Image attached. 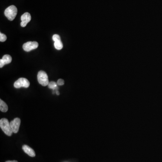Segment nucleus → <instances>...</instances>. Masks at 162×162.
Returning <instances> with one entry per match:
<instances>
[{
  "label": "nucleus",
  "mask_w": 162,
  "mask_h": 162,
  "mask_svg": "<svg viewBox=\"0 0 162 162\" xmlns=\"http://www.w3.org/2000/svg\"><path fill=\"white\" fill-rule=\"evenodd\" d=\"M0 127L2 131L6 135L11 136L13 133L12 128L8 119L5 118L1 119L0 120Z\"/></svg>",
  "instance_id": "1"
},
{
  "label": "nucleus",
  "mask_w": 162,
  "mask_h": 162,
  "mask_svg": "<svg viewBox=\"0 0 162 162\" xmlns=\"http://www.w3.org/2000/svg\"><path fill=\"white\" fill-rule=\"evenodd\" d=\"M17 9L14 5L7 7L5 10V15L9 20L12 21L15 19L17 14Z\"/></svg>",
  "instance_id": "2"
},
{
  "label": "nucleus",
  "mask_w": 162,
  "mask_h": 162,
  "mask_svg": "<svg viewBox=\"0 0 162 162\" xmlns=\"http://www.w3.org/2000/svg\"><path fill=\"white\" fill-rule=\"evenodd\" d=\"M37 80L38 82L42 86L45 87L49 84L48 77L45 72L40 71L37 74Z\"/></svg>",
  "instance_id": "3"
},
{
  "label": "nucleus",
  "mask_w": 162,
  "mask_h": 162,
  "mask_svg": "<svg viewBox=\"0 0 162 162\" xmlns=\"http://www.w3.org/2000/svg\"><path fill=\"white\" fill-rule=\"evenodd\" d=\"M29 85H30V83L29 81L27 79L23 78H20L16 81L14 85V88H19L22 87L28 88L29 87Z\"/></svg>",
  "instance_id": "4"
},
{
  "label": "nucleus",
  "mask_w": 162,
  "mask_h": 162,
  "mask_svg": "<svg viewBox=\"0 0 162 162\" xmlns=\"http://www.w3.org/2000/svg\"><path fill=\"white\" fill-rule=\"evenodd\" d=\"M38 46V42L37 41H28L23 45V50L26 52H30L32 50L36 49Z\"/></svg>",
  "instance_id": "5"
},
{
  "label": "nucleus",
  "mask_w": 162,
  "mask_h": 162,
  "mask_svg": "<svg viewBox=\"0 0 162 162\" xmlns=\"http://www.w3.org/2000/svg\"><path fill=\"white\" fill-rule=\"evenodd\" d=\"M21 120L19 118H15L10 122V124L13 133H17L19 130Z\"/></svg>",
  "instance_id": "6"
},
{
  "label": "nucleus",
  "mask_w": 162,
  "mask_h": 162,
  "mask_svg": "<svg viewBox=\"0 0 162 162\" xmlns=\"http://www.w3.org/2000/svg\"><path fill=\"white\" fill-rule=\"evenodd\" d=\"M21 20L22 21L20 23L21 26L25 27L27 25L28 23L31 20V16L29 13L26 12L21 16Z\"/></svg>",
  "instance_id": "7"
},
{
  "label": "nucleus",
  "mask_w": 162,
  "mask_h": 162,
  "mask_svg": "<svg viewBox=\"0 0 162 162\" xmlns=\"http://www.w3.org/2000/svg\"><path fill=\"white\" fill-rule=\"evenodd\" d=\"M23 150L25 153L28 154L31 157H35V153L33 150V149L28 146L27 145H23Z\"/></svg>",
  "instance_id": "8"
},
{
  "label": "nucleus",
  "mask_w": 162,
  "mask_h": 162,
  "mask_svg": "<svg viewBox=\"0 0 162 162\" xmlns=\"http://www.w3.org/2000/svg\"><path fill=\"white\" fill-rule=\"evenodd\" d=\"M8 110V107L6 103L4 101L0 100V110L1 112H7Z\"/></svg>",
  "instance_id": "9"
},
{
  "label": "nucleus",
  "mask_w": 162,
  "mask_h": 162,
  "mask_svg": "<svg viewBox=\"0 0 162 162\" xmlns=\"http://www.w3.org/2000/svg\"><path fill=\"white\" fill-rule=\"evenodd\" d=\"M2 59L5 65H7L11 62L12 61V57L10 55H9V54H6L3 56Z\"/></svg>",
  "instance_id": "10"
},
{
  "label": "nucleus",
  "mask_w": 162,
  "mask_h": 162,
  "mask_svg": "<svg viewBox=\"0 0 162 162\" xmlns=\"http://www.w3.org/2000/svg\"><path fill=\"white\" fill-rule=\"evenodd\" d=\"M54 46L55 49H57L58 50H60L62 49L63 47V45L61 41H58L54 42Z\"/></svg>",
  "instance_id": "11"
},
{
  "label": "nucleus",
  "mask_w": 162,
  "mask_h": 162,
  "mask_svg": "<svg viewBox=\"0 0 162 162\" xmlns=\"http://www.w3.org/2000/svg\"><path fill=\"white\" fill-rule=\"evenodd\" d=\"M57 83H55L54 82H50L49 83L48 86L49 88L52 89L53 90H57V89L58 88L57 87Z\"/></svg>",
  "instance_id": "12"
},
{
  "label": "nucleus",
  "mask_w": 162,
  "mask_h": 162,
  "mask_svg": "<svg viewBox=\"0 0 162 162\" xmlns=\"http://www.w3.org/2000/svg\"><path fill=\"white\" fill-rule=\"evenodd\" d=\"M7 39V37L5 34L1 32L0 33V41L1 42H4Z\"/></svg>",
  "instance_id": "13"
},
{
  "label": "nucleus",
  "mask_w": 162,
  "mask_h": 162,
  "mask_svg": "<svg viewBox=\"0 0 162 162\" xmlns=\"http://www.w3.org/2000/svg\"><path fill=\"white\" fill-rule=\"evenodd\" d=\"M52 39L55 42V41H61V38L59 35L54 34L53 36Z\"/></svg>",
  "instance_id": "14"
},
{
  "label": "nucleus",
  "mask_w": 162,
  "mask_h": 162,
  "mask_svg": "<svg viewBox=\"0 0 162 162\" xmlns=\"http://www.w3.org/2000/svg\"><path fill=\"white\" fill-rule=\"evenodd\" d=\"M57 84L59 86H62V85H63L65 83V82L62 79H59L58 80L57 83Z\"/></svg>",
  "instance_id": "15"
},
{
  "label": "nucleus",
  "mask_w": 162,
  "mask_h": 162,
  "mask_svg": "<svg viewBox=\"0 0 162 162\" xmlns=\"http://www.w3.org/2000/svg\"><path fill=\"white\" fill-rule=\"evenodd\" d=\"M5 65V64L4 62H3V60H2V59H1V60H0V68H1L3 67Z\"/></svg>",
  "instance_id": "16"
},
{
  "label": "nucleus",
  "mask_w": 162,
  "mask_h": 162,
  "mask_svg": "<svg viewBox=\"0 0 162 162\" xmlns=\"http://www.w3.org/2000/svg\"><path fill=\"white\" fill-rule=\"evenodd\" d=\"M6 162H18V161H16V160H13V161H7Z\"/></svg>",
  "instance_id": "17"
},
{
  "label": "nucleus",
  "mask_w": 162,
  "mask_h": 162,
  "mask_svg": "<svg viewBox=\"0 0 162 162\" xmlns=\"http://www.w3.org/2000/svg\"><path fill=\"white\" fill-rule=\"evenodd\" d=\"M56 93H57V95H59V92L58 91H56Z\"/></svg>",
  "instance_id": "18"
}]
</instances>
